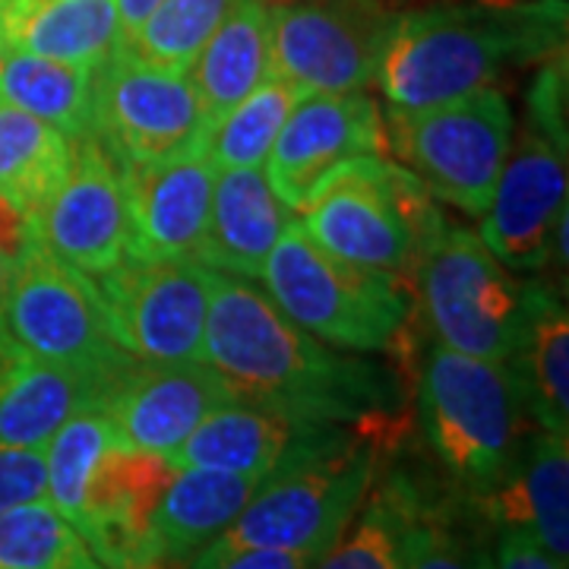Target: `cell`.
<instances>
[{"label":"cell","mask_w":569,"mask_h":569,"mask_svg":"<svg viewBox=\"0 0 569 569\" xmlns=\"http://www.w3.org/2000/svg\"><path fill=\"white\" fill-rule=\"evenodd\" d=\"M203 361L247 402L370 437H383L402 408V389L389 367L326 346L284 317L263 288L219 269Z\"/></svg>","instance_id":"6da1fadb"},{"label":"cell","mask_w":569,"mask_h":569,"mask_svg":"<svg viewBox=\"0 0 569 569\" xmlns=\"http://www.w3.org/2000/svg\"><path fill=\"white\" fill-rule=\"evenodd\" d=\"M563 48L567 0L437 3L392 17L373 82L389 108H427Z\"/></svg>","instance_id":"7a4b0ae2"},{"label":"cell","mask_w":569,"mask_h":569,"mask_svg":"<svg viewBox=\"0 0 569 569\" xmlns=\"http://www.w3.org/2000/svg\"><path fill=\"white\" fill-rule=\"evenodd\" d=\"M178 468L123 447L102 406L77 411L44 447L48 503L108 569H140L149 519Z\"/></svg>","instance_id":"3957f363"},{"label":"cell","mask_w":569,"mask_h":569,"mask_svg":"<svg viewBox=\"0 0 569 569\" xmlns=\"http://www.w3.org/2000/svg\"><path fill=\"white\" fill-rule=\"evenodd\" d=\"M526 406L507 365L452 348H427L418 373V421L456 497L478 507L503 485L526 440Z\"/></svg>","instance_id":"277c9868"},{"label":"cell","mask_w":569,"mask_h":569,"mask_svg":"<svg viewBox=\"0 0 569 569\" xmlns=\"http://www.w3.org/2000/svg\"><path fill=\"white\" fill-rule=\"evenodd\" d=\"M380 437L351 433L276 468L234 522L183 569H216L241 550L332 545L380 475Z\"/></svg>","instance_id":"5b68a950"},{"label":"cell","mask_w":569,"mask_h":569,"mask_svg":"<svg viewBox=\"0 0 569 569\" xmlns=\"http://www.w3.org/2000/svg\"><path fill=\"white\" fill-rule=\"evenodd\" d=\"M260 282L284 317L339 351H392L411 317L406 279L326 253L298 216L269 250Z\"/></svg>","instance_id":"8992f818"},{"label":"cell","mask_w":569,"mask_h":569,"mask_svg":"<svg viewBox=\"0 0 569 569\" xmlns=\"http://www.w3.org/2000/svg\"><path fill=\"white\" fill-rule=\"evenodd\" d=\"M443 222L425 183L387 156H361L336 168L301 206L313 244L399 279L415 276L421 250Z\"/></svg>","instance_id":"52a82bcc"},{"label":"cell","mask_w":569,"mask_h":569,"mask_svg":"<svg viewBox=\"0 0 569 569\" xmlns=\"http://www.w3.org/2000/svg\"><path fill=\"white\" fill-rule=\"evenodd\" d=\"M387 146L430 197L485 216L507 164L516 121L497 86L427 108H389Z\"/></svg>","instance_id":"ba28073f"},{"label":"cell","mask_w":569,"mask_h":569,"mask_svg":"<svg viewBox=\"0 0 569 569\" xmlns=\"http://www.w3.org/2000/svg\"><path fill=\"white\" fill-rule=\"evenodd\" d=\"M0 329L32 358L80 370L104 389L133 365L108 326L99 284L39 238L10 257Z\"/></svg>","instance_id":"9c48e42d"},{"label":"cell","mask_w":569,"mask_h":569,"mask_svg":"<svg viewBox=\"0 0 569 569\" xmlns=\"http://www.w3.org/2000/svg\"><path fill=\"white\" fill-rule=\"evenodd\" d=\"M415 288L433 342L497 365L512 358L526 313V284L509 276L478 231L440 224L418 257Z\"/></svg>","instance_id":"30bf717a"},{"label":"cell","mask_w":569,"mask_h":569,"mask_svg":"<svg viewBox=\"0 0 569 569\" xmlns=\"http://www.w3.org/2000/svg\"><path fill=\"white\" fill-rule=\"evenodd\" d=\"M396 10L387 0L269 3V70L310 92H365L373 82Z\"/></svg>","instance_id":"8fae6325"},{"label":"cell","mask_w":569,"mask_h":569,"mask_svg":"<svg viewBox=\"0 0 569 569\" xmlns=\"http://www.w3.org/2000/svg\"><path fill=\"white\" fill-rule=\"evenodd\" d=\"M216 269L197 260L127 257L102 279L104 317L133 361H203Z\"/></svg>","instance_id":"7c38bea8"},{"label":"cell","mask_w":569,"mask_h":569,"mask_svg":"<svg viewBox=\"0 0 569 569\" xmlns=\"http://www.w3.org/2000/svg\"><path fill=\"white\" fill-rule=\"evenodd\" d=\"M92 133L118 164L159 162L200 146L203 108L187 70L114 54L92 70Z\"/></svg>","instance_id":"4fadbf2b"},{"label":"cell","mask_w":569,"mask_h":569,"mask_svg":"<svg viewBox=\"0 0 569 569\" xmlns=\"http://www.w3.org/2000/svg\"><path fill=\"white\" fill-rule=\"evenodd\" d=\"M36 238L92 282L130 257L121 168L96 133L73 142L70 168L36 219Z\"/></svg>","instance_id":"5bb4252c"},{"label":"cell","mask_w":569,"mask_h":569,"mask_svg":"<svg viewBox=\"0 0 569 569\" xmlns=\"http://www.w3.org/2000/svg\"><path fill=\"white\" fill-rule=\"evenodd\" d=\"M567 142L526 121L512 133L478 238L512 272H541L550 260L553 224L569 209Z\"/></svg>","instance_id":"9a60e30c"},{"label":"cell","mask_w":569,"mask_h":569,"mask_svg":"<svg viewBox=\"0 0 569 569\" xmlns=\"http://www.w3.org/2000/svg\"><path fill=\"white\" fill-rule=\"evenodd\" d=\"M387 152V127L365 92H310L291 108L266 156V178L288 209L301 212L310 193L346 162Z\"/></svg>","instance_id":"2e32d148"},{"label":"cell","mask_w":569,"mask_h":569,"mask_svg":"<svg viewBox=\"0 0 569 569\" xmlns=\"http://www.w3.org/2000/svg\"><path fill=\"white\" fill-rule=\"evenodd\" d=\"M238 399L206 361H133L104 389L102 411L123 447L171 456L224 402Z\"/></svg>","instance_id":"e0dca14e"},{"label":"cell","mask_w":569,"mask_h":569,"mask_svg":"<svg viewBox=\"0 0 569 569\" xmlns=\"http://www.w3.org/2000/svg\"><path fill=\"white\" fill-rule=\"evenodd\" d=\"M118 168L130 212V257L200 263L219 174L203 149Z\"/></svg>","instance_id":"ac0fdd59"},{"label":"cell","mask_w":569,"mask_h":569,"mask_svg":"<svg viewBox=\"0 0 569 569\" xmlns=\"http://www.w3.org/2000/svg\"><path fill=\"white\" fill-rule=\"evenodd\" d=\"M361 433V430H355ZM351 427L291 418L269 406L231 399L203 418L181 447L168 456L174 468H219L241 475H272L284 462L336 447Z\"/></svg>","instance_id":"d6986e66"},{"label":"cell","mask_w":569,"mask_h":569,"mask_svg":"<svg viewBox=\"0 0 569 569\" xmlns=\"http://www.w3.org/2000/svg\"><path fill=\"white\" fill-rule=\"evenodd\" d=\"M269 475L178 468L159 497L142 541L140 569H183L216 541Z\"/></svg>","instance_id":"ffe728a7"},{"label":"cell","mask_w":569,"mask_h":569,"mask_svg":"<svg viewBox=\"0 0 569 569\" xmlns=\"http://www.w3.org/2000/svg\"><path fill=\"white\" fill-rule=\"evenodd\" d=\"M493 526H516L569 567V443L541 430L526 433L503 485L478 503Z\"/></svg>","instance_id":"44dd1931"},{"label":"cell","mask_w":569,"mask_h":569,"mask_svg":"<svg viewBox=\"0 0 569 569\" xmlns=\"http://www.w3.org/2000/svg\"><path fill=\"white\" fill-rule=\"evenodd\" d=\"M102 396L92 377L32 358L0 329V449H44L63 421Z\"/></svg>","instance_id":"7402d4cb"},{"label":"cell","mask_w":569,"mask_h":569,"mask_svg":"<svg viewBox=\"0 0 569 569\" xmlns=\"http://www.w3.org/2000/svg\"><path fill=\"white\" fill-rule=\"evenodd\" d=\"M295 209L279 200L263 168H224L216 174L212 212L200 263L238 279H260L266 257Z\"/></svg>","instance_id":"603a6c76"},{"label":"cell","mask_w":569,"mask_h":569,"mask_svg":"<svg viewBox=\"0 0 569 569\" xmlns=\"http://www.w3.org/2000/svg\"><path fill=\"white\" fill-rule=\"evenodd\" d=\"M118 41L114 0H0V51L96 70Z\"/></svg>","instance_id":"cb8c5ba5"},{"label":"cell","mask_w":569,"mask_h":569,"mask_svg":"<svg viewBox=\"0 0 569 569\" xmlns=\"http://www.w3.org/2000/svg\"><path fill=\"white\" fill-rule=\"evenodd\" d=\"M535 425L569 437V317L548 282H526V313L507 361Z\"/></svg>","instance_id":"d4e9b609"},{"label":"cell","mask_w":569,"mask_h":569,"mask_svg":"<svg viewBox=\"0 0 569 569\" xmlns=\"http://www.w3.org/2000/svg\"><path fill=\"white\" fill-rule=\"evenodd\" d=\"M269 0H238L187 67L203 108V130L269 77Z\"/></svg>","instance_id":"484cf974"},{"label":"cell","mask_w":569,"mask_h":569,"mask_svg":"<svg viewBox=\"0 0 569 569\" xmlns=\"http://www.w3.org/2000/svg\"><path fill=\"white\" fill-rule=\"evenodd\" d=\"M73 142L58 127L0 99V203L36 224L41 206L58 190Z\"/></svg>","instance_id":"4316f807"},{"label":"cell","mask_w":569,"mask_h":569,"mask_svg":"<svg viewBox=\"0 0 569 569\" xmlns=\"http://www.w3.org/2000/svg\"><path fill=\"white\" fill-rule=\"evenodd\" d=\"M481 512L462 497H433L418 485L396 548V569H493Z\"/></svg>","instance_id":"83f0119b"},{"label":"cell","mask_w":569,"mask_h":569,"mask_svg":"<svg viewBox=\"0 0 569 569\" xmlns=\"http://www.w3.org/2000/svg\"><path fill=\"white\" fill-rule=\"evenodd\" d=\"M0 99L58 127L70 142L92 137V70L0 51Z\"/></svg>","instance_id":"f1b7e54d"},{"label":"cell","mask_w":569,"mask_h":569,"mask_svg":"<svg viewBox=\"0 0 569 569\" xmlns=\"http://www.w3.org/2000/svg\"><path fill=\"white\" fill-rule=\"evenodd\" d=\"M415 493L418 481L402 468L377 475L365 503L310 569H396V548Z\"/></svg>","instance_id":"f546056e"},{"label":"cell","mask_w":569,"mask_h":569,"mask_svg":"<svg viewBox=\"0 0 569 569\" xmlns=\"http://www.w3.org/2000/svg\"><path fill=\"white\" fill-rule=\"evenodd\" d=\"M305 99L298 86L269 70L250 96L228 108L219 121L200 133V149L219 171L224 168H263L272 142L288 121L291 108Z\"/></svg>","instance_id":"4dcf8cb0"},{"label":"cell","mask_w":569,"mask_h":569,"mask_svg":"<svg viewBox=\"0 0 569 569\" xmlns=\"http://www.w3.org/2000/svg\"><path fill=\"white\" fill-rule=\"evenodd\" d=\"M0 569L108 567L44 497L0 512Z\"/></svg>","instance_id":"1f68e13d"},{"label":"cell","mask_w":569,"mask_h":569,"mask_svg":"<svg viewBox=\"0 0 569 569\" xmlns=\"http://www.w3.org/2000/svg\"><path fill=\"white\" fill-rule=\"evenodd\" d=\"M238 0H162L118 41V51L142 63L187 70Z\"/></svg>","instance_id":"d6a6232c"},{"label":"cell","mask_w":569,"mask_h":569,"mask_svg":"<svg viewBox=\"0 0 569 569\" xmlns=\"http://www.w3.org/2000/svg\"><path fill=\"white\" fill-rule=\"evenodd\" d=\"M44 497V449H0V512Z\"/></svg>","instance_id":"836d02e7"},{"label":"cell","mask_w":569,"mask_h":569,"mask_svg":"<svg viewBox=\"0 0 569 569\" xmlns=\"http://www.w3.org/2000/svg\"><path fill=\"white\" fill-rule=\"evenodd\" d=\"M493 569H567L541 548L529 531L516 526H497V538L490 545Z\"/></svg>","instance_id":"e575fe53"},{"label":"cell","mask_w":569,"mask_h":569,"mask_svg":"<svg viewBox=\"0 0 569 569\" xmlns=\"http://www.w3.org/2000/svg\"><path fill=\"white\" fill-rule=\"evenodd\" d=\"M329 545H313V548H257L241 550L234 557H228L216 569H310L326 553Z\"/></svg>","instance_id":"d590c367"},{"label":"cell","mask_w":569,"mask_h":569,"mask_svg":"<svg viewBox=\"0 0 569 569\" xmlns=\"http://www.w3.org/2000/svg\"><path fill=\"white\" fill-rule=\"evenodd\" d=\"M159 3H162V0H114V7H118V22H121V39L123 36H130V32H133Z\"/></svg>","instance_id":"8d00e7d4"},{"label":"cell","mask_w":569,"mask_h":569,"mask_svg":"<svg viewBox=\"0 0 569 569\" xmlns=\"http://www.w3.org/2000/svg\"><path fill=\"white\" fill-rule=\"evenodd\" d=\"M7 279H10V257L0 247V313H3V295H7Z\"/></svg>","instance_id":"74e56055"}]
</instances>
